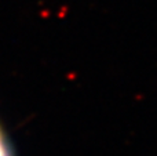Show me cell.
Here are the masks:
<instances>
[{
	"instance_id": "6da1fadb",
	"label": "cell",
	"mask_w": 157,
	"mask_h": 156,
	"mask_svg": "<svg viewBox=\"0 0 157 156\" xmlns=\"http://www.w3.org/2000/svg\"><path fill=\"white\" fill-rule=\"evenodd\" d=\"M0 156H10L7 144H6V140H4V137H3L2 129H0Z\"/></svg>"
}]
</instances>
